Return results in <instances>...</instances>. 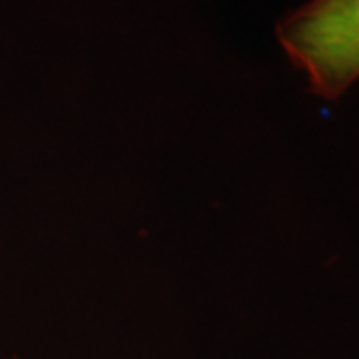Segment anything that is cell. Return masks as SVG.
I'll list each match as a JSON object with an SVG mask.
<instances>
[{
    "instance_id": "1",
    "label": "cell",
    "mask_w": 359,
    "mask_h": 359,
    "mask_svg": "<svg viewBox=\"0 0 359 359\" xmlns=\"http://www.w3.org/2000/svg\"><path fill=\"white\" fill-rule=\"evenodd\" d=\"M276 36L323 100H337L359 80V0H309L283 18Z\"/></svg>"
}]
</instances>
